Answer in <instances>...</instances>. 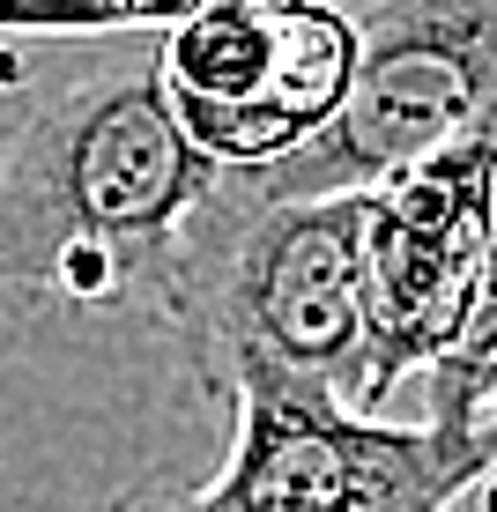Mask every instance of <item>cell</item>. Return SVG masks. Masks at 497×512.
I'll list each match as a JSON object with an SVG mask.
<instances>
[{
  "label": "cell",
  "mask_w": 497,
  "mask_h": 512,
  "mask_svg": "<svg viewBox=\"0 0 497 512\" xmlns=\"http://www.w3.org/2000/svg\"><path fill=\"white\" fill-rule=\"evenodd\" d=\"M357 23L334 0H201L156 38L179 134L216 171H260L334 119Z\"/></svg>",
  "instance_id": "cell-5"
},
{
  "label": "cell",
  "mask_w": 497,
  "mask_h": 512,
  "mask_svg": "<svg viewBox=\"0 0 497 512\" xmlns=\"http://www.w3.org/2000/svg\"><path fill=\"white\" fill-rule=\"evenodd\" d=\"M490 171H497V134H475L438 149L431 164H408L371 193H357L364 349L379 409L423 372H438L468 334L475 282H483Z\"/></svg>",
  "instance_id": "cell-6"
},
{
  "label": "cell",
  "mask_w": 497,
  "mask_h": 512,
  "mask_svg": "<svg viewBox=\"0 0 497 512\" xmlns=\"http://www.w3.org/2000/svg\"><path fill=\"white\" fill-rule=\"evenodd\" d=\"M223 409L230 453L208 483L134 490L112 512H468L483 483L468 438L423 416H349L268 372H245Z\"/></svg>",
  "instance_id": "cell-4"
},
{
  "label": "cell",
  "mask_w": 497,
  "mask_h": 512,
  "mask_svg": "<svg viewBox=\"0 0 497 512\" xmlns=\"http://www.w3.org/2000/svg\"><path fill=\"white\" fill-rule=\"evenodd\" d=\"M423 423H438V431L468 438L475 453V505L497 512V349L483 364H468V372H423Z\"/></svg>",
  "instance_id": "cell-8"
},
{
  "label": "cell",
  "mask_w": 497,
  "mask_h": 512,
  "mask_svg": "<svg viewBox=\"0 0 497 512\" xmlns=\"http://www.w3.org/2000/svg\"><path fill=\"white\" fill-rule=\"evenodd\" d=\"M216 164L179 134L156 45L52 82L0 134V297L156 312L171 245Z\"/></svg>",
  "instance_id": "cell-1"
},
{
  "label": "cell",
  "mask_w": 497,
  "mask_h": 512,
  "mask_svg": "<svg viewBox=\"0 0 497 512\" xmlns=\"http://www.w3.org/2000/svg\"><path fill=\"white\" fill-rule=\"evenodd\" d=\"M357 216V193L268 201L238 171H216L156 290V320L179 342L193 394L223 409L245 372H268L305 394H327L349 416H379L364 349Z\"/></svg>",
  "instance_id": "cell-2"
},
{
  "label": "cell",
  "mask_w": 497,
  "mask_h": 512,
  "mask_svg": "<svg viewBox=\"0 0 497 512\" xmlns=\"http://www.w3.org/2000/svg\"><path fill=\"white\" fill-rule=\"evenodd\" d=\"M357 67L334 119L260 171H238L268 201L371 193L438 149L497 134V0H371Z\"/></svg>",
  "instance_id": "cell-3"
},
{
  "label": "cell",
  "mask_w": 497,
  "mask_h": 512,
  "mask_svg": "<svg viewBox=\"0 0 497 512\" xmlns=\"http://www.w3.org/2000/svg\"><path fill=\"white\" fill-rule=\"evenodd\" d=\"M497 349V171H490V216H483V282H475V312H468V334H460V349L438 372H468V364H483Z\"/></svg>",
  "instance_id": "cell-9"
},
{
  "label": "cell",
  "mask_w": 497,
  "mask_h": 512,
  "mask_svg": "<svg viewBox=\"0 0 497 512\" xmlns=\"http://www.w3.org/2000/svg\"><path fill=\"white\" fill-rule=\"evenodd\" d=\"M201 0H0V38H164Z\"/></svg>",
  "instance_id": "cell-7"
}]
</instances>
